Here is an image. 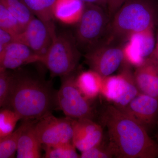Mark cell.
<instances>
[{"label": "cell", "mask_w": 158, "mask_h": 158, "mask_svg": "<svg viewBox=\"0 0 158 158\" xmlns=\"http://www.w3.org/2000/svg\"><path fill=\"white\" fill-rule=\"evenodd\" d=\"M100 119L106 128L108 145L114 157H158V144L147 130L114 105L106 107Z\"/></svg>", "instance_id": "obj_1"}, {"label": "cell", "mask_w": 158, "mask_h": 158, "mask_svg": "<svg viewBox=\"0 0 158 158\" xmlns=\"http://www.w3.org/2000/svg\"><path fill=\"white\" fill-rule=\"evenodd\" d=\"M56 93L48 83L31 76H11L5 102L19 116L27 120L40 119L52 113L57 105Z\"/></svg>", "instance_id": "obj_2"}, {"label": "cell", "mask_w": 158, "mask_h": 158, "mask_svg": "<svg viewBox=\"0 0 158 158\" xmlns=\"http://www.w3.org/2000/svg\"><path fill=\"white\" fill-rule=\"evenodd\" d=\"M158 19L155 0H127L112 18L110 37L125 44L133 34L154 29Z\"/></svg>", "instance_id": "obj_3"}, {"label": "cell", "mask_w": 158, "mask_h": 158, "mask_svg": "<svg viewBox=\"0 0 158 158\" xmlns=\"http://www.w3.org/2000/svg\"><path fill=\"white\" fill-rule=\"evenodd\" d=\"M111 19L106 9L95 4H85L74 35L80 50L86 53L109 38Z\"/></svg>", "instance_id": "obj_4"}, {"label": "cell", "mask_w": 158, "mask_h": 158, "mask_svg": "<svg viewBox=\"0 0 158 158\" xmlns=\"http://www.w3.org/2000/svg\"><path fill=\"white\" fill-rule=\"evenodd\" d=\"M81 57L73 35L67 32L56 34L47 52L41 57L53 77H62L73 73Z\"/></svg>", "instance_id": "obj_5"}, {"label": "cell", "mask_w": 158, "mask_h": 158, "mask_svg": "<svg viewBox=\"0 0 158 158\" xmlns=\"http://www.w3.org/2000/svg\"><path fill=\"white\" fill-rule=\"evenodd\" d=\"M132 67L124 61L118 74L103 80L100 94L118 109L125 106L139 93Z\"/></svg>", "instance_id": "obj_6"}, {"label": "cell", "mask_w": 158, "mask_h": 158, "mask_svg": "<svg viewBox=\"0 0 158 158\" xmlns=\"http://www.w3.org/2000/svg\"><path fill=\"white\" fill-rule=\"evenodd\" d=\"M124 45L109 37L85 53V62L102 77L111 75L124 62Z\"/></svg>", "instance_id": "obj_7"}, {"label": "cell", "mask_w": 158, "mask_h": 158, "mask_svg": "<svg viewBox=\"0 0 158 158\" xmlns=\"http://www.w3.org/2000/svg\"><path fill=\"white\" fill-rule=\"evenodd\" d=\"M73 73L62 77L60 89L56 93L57 104L66 117L79 119H93L94 113L90 101L77 88Z\"/></svg>", "instance_id": "obj_8"}, {"label": "cell", "mask_w": 158, "mask_h": 158, "mask_svg": "<svg viewBox=\"0 0 158 158\" xmlns=\"http://www.w3.org/2000/svg\"><path fill=\"white\" fill-rule=\"evenodd\" d=\"M75 119L58 118L52 113L38 119L34 125L37 138L42 145L72 142Z\"/></svg>", "instance_id": "obj_9"}, {"label": "cell", "mask_w": 158, "mask_h": 158, "mask_svg": "<svg viewBox=\"0 0 158 158\" xmlns=\"http://www.w3.org/2000/svg\"><path fill=\"white\" fill-rule=\"evenodd\" d=\"M56 34L55 29L34 16L21 32L13 37V40L28 47L41 58L47 52Z\"/></svg>", "instance_id": "obj_10"}, {"label": "cell", "mask_w": 158, "mask_h": 158, "mask_svg": "<svg viewBox=\"0 0 158 158\" xmlns=\"http://www.w3.org/2000/svg\"><path fill=\"white\" fill-rule=\"evenodd\" d=\"M118 109L147 130L157 122L158 98L153 97L139 93L127 106Z\"/></svg>", "instance_id": "obj_11"}, {"label": "cell", "mask_w": 158, "mask_h": 158, "mask_svg": "<svg viewBox=\"0 0 158 158\" xmlns=\"http://www.w3.org/2000/svg\"><path fill=\"white\" fill-rule=\"evenodd\" d=\"M103 139L102 127L93 119H75L72 143L81 152L101 144Z\"/></svg>", "instance_id": "obj_12"}, {"label": "cell", "mask_w": 158, "mask_h": 158, "mask_svg": "<svg viewBox=\"0 0 158 158\" xmlns=\"http://www.w3.org/2000/svg\"><path fill=\"white\" fill-rule=\"evenodd\" d=\"M41 57L23 44L12 41L6 46L0 57V68L16 69L26 64L40 62Z\"/></svg>", "instance_id": "obj_13"}, {"label": "cell", "mask_w": 158, "mask_h": 158, "mask_svg": "<svg viewBox=\"0 0 158 158\" xmlns=\"http://www.w3.org/2000/svg\"><path fill=\"white\" fill-rule=\"evenodd\" d=\"M139 93L158 98V62L152 56L134 71Z\"/></svg>", "instance_id": "obj_14"}, {"label": "cell", "mask_w": 158, "mask_h": 158, "mask_svg": "<svg viewBox=\"0 0 158 158\" xmlns=\"http://www.w3.org/2000/svg\"><path fill=\"white\" fill-rule=\"evenodd\" d=\"M34 123L27 120L20 126L21 132L18 141V158L41 157V144L34 129Z\"/></svg>", "instance_id": "obj_15"}, {"label": "cell", "mask_w": 158, "mask_h": 158, "mask_svg": "<svg viewBox=\"0 0 158 158\" xmlns=\"http://www.w3.org/2000/svg\"><path fill=\"white\" fill-rule=\"evenodd\" d=\"M85 7V3L81 0H56L53 9L54 19L67 25H76Z\"/></svg>", "instance_id": "obj_16"}, {"label": "cell", "mask_w": 158, "mask_h": 158, "mask_svg": "<svg viewBox=\"0 0 158 158\" xmlns=\"http://www.w3.org/2000/svg\"><path fill=\"white\" fill-rule=\"evenodd\" d=\"M127 44L136 56L145 61L152 56L155 49L154 29L133 34Z\"/></svg>", "instance_id": "obj_17"}, {"label": "cell", "mask_w": 158, "mask_h": 158, "mask_svg": "<svg viewBox=\"0 0 158 158\" xmlns=\"http://www.w3.org/2000/svg\"><path fill=\"white\" fill-rule=\"evenodd\" d=\"M103 77L90 69L82 72L75 77L77 88L83 96L91 101L100 94Z\"/></svg>", "instance_id": "obj_18"}, {"label": "cell", "mask_w": 158, "mask_h": 158, "mask_svg": "<svg viewBox=\"0 0 158 158\" xmlns=\"http://www.w3.org/2000/svg\"><path fill=\"white\" fill-rule=\"evenodd\" d=\"M34 16L55 29L53 9L56 0H22Z\"/></svg>", "instance_id": "obj_19"}, {"label": "cell", "mask_w": 158, "mask_h": 158, "mask_svg": "<svg viewBox=\"0 0 158 158\" xmlns=\"http://www.w3.org/2000/svg\"><path fill=\"white\" fill-rule=\"evenodd\" d=\"M0 3L14 15L23 28L34 16L22 0H0Z\"/></svg>", "instance_id": "obj_20"}, {"label": "cell", "mask_w": 158, "mask_h": 158, "mask_svg": "<svg viewBox=\"0 0 158 158\" xmlns=\"http://www.w3.org/2000/svg\"><path fill=\"white\" fill-rule=\"evenodd\" d=\"M46 158H78L80 156L72 142L60 143L54 145H44Z\"/></svg>", "instance_id": "obj_21"}, {"label": "cell", "mask_w": 158, "mask_h": 158, "mask_svg": "<svg viewBox=\"0 0 158 158\" xmlns=\"http://www.w3.org/2000/svg\"><path fill=\"white\" fill-rule=\"evenodd\" d=\"M0 29L11 34L13 37L18 35L23 29L14 15L1 3Z\"/></svg>", "instance_id": "obj_22"}, {"label": "cell", "mask_w": 158, "mask_h": 158, "mask_svg": "<svg viewBox=\"0 0 158 158\" xmlns=\"http://www.w3.org/2000/svg\"><path fill=\"white\" fill-rule=\"evenodd\" d=\"M20 119L19 116L9 108L0 110V138L13 133Z\"/></svg>", "instance_id": "obj_23"}, {"label": "cell", "mask_w": 158, "mask_h": 158, "mask_svg": "<svg viewBox=\"0 0 158 158\" xmlns=\"http://www.w3.org/2000/svg\"><path fill=\"white\" fill-rule=\"evenodd\" d=\"M21 127L4 138H0V158H10L16 152L18 141L21 132Z\"/></svg>", "instance_id": "obj_24"}, {"label": "cell", "mask_w": 158, "mask_h": 158, "mask_svg": "<svg viewBox=\"0 0 158 158\" xmlns=\"http://www.w3.org/2000/svg\"><path fill=\"white\" fill-rule=\"evenodd\" d=\"M114 157L113 153L110 149L108 143L105 144L103 141L101 144L90 149L82 152L80 158H111Z\"/></svg>", "instance_id": "obj_25"}, {"label": "cell", "mask_w": 158, "mask_h": 158, "mask_svg": "<svg viewBox=\"0 0 158 158\" xmlns=\"http://www.w3.org/2000/svg\"><path fill=\"white\" fill-rule=\"evenodd\" d=\"M11 76L0 68V107L5 105L8 96Z\"/></svg>", "instance_id": "obj_26"}, {"label": "cell", "mask_w": 158, "mask_h": 158, "mask_svg": "<svg viewBox=\"0 0 158 158\" xmlns=\"http://www.w3.org/2000/svg\"><path fill=\"white\" fill-rule=\"evenodd\" d=\"M13 41V37L6 31L0 29V57L2 55L6 46Z\"/></svg>", "instance_id": "obj_27"}, {"label": "cell", "mask_w": 158, "mask_h": 158, "mask_svg": "<svg viewBox=\"0 0 158 158\" xmlns=\"http://www.w3.org/2000/svg\"><path fill=\"white\" fill-rule=\"evenodd\" d=\"M127 1V0H107V10L111 18Z\"/></svg>", "instance_id": "obj_28"}, {"label": "cell", "mask_w": 158, "mask_h": 158, "mask_svg": "<svg viewBox=\"0 0 158 158\" xmlns=\"http://www.w3.org/2000/svg\"><path fill=\"white\" fill-rule=\"evenodd\" d=\"M85 4H92L101 6L107 10V0H81Z\"/></svg>", "instance_id": "obj_29"}, {"label": "cell", "mask_w": 158, "mask_h": 158, "mask_svg": "<svg viewBox=\"0 0 158 158\" xmlns=\"http://www.w3.org/2000/svg\"><path fill=\"white\" fill-rule=\"evenodd\" d=\"M152 56L158 62V37L157 42L156 44L155 49Z\"/></svg>", "instance_id": "obj_30"}, {"label": "cell", "mask_w": 158, "mask_h": 158, "mask_svg": "<svg viewBox=\"0 0 158 158\" xmlns=\"http://www.w3.org/2000/svg\"><path fill=\"white\" fill-rule=\"evenodd\" d=\"M157 138L158 139V135H157Z\"/></svg>", "instance_id": "obj_31"}, {"label": "cell", "mask_w": 158, "mask_h": 158, "mask_svg": "<svg viewBox=\"0 0 158 158\" xmlns=\"http://www.w3.org/2000/svg\"></svg>", "instance_id": "obj_32"}]
</instances>
